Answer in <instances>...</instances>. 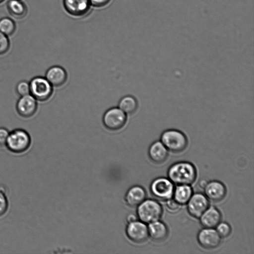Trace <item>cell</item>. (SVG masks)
<instances>
[{"mask_svg": "<svg viewBox=\"0 0 254 254\" xmlns=\"http://www.w3.org/2000/svg\"><path fill=\"white\" fill-rule=\"evenodd\" d=\"M167 173L169 179L178 185H190L196 177L194 166L188 162H179L173 164L169 168Z\"/></svg>", "mask_w": 254, "mask_h": 254, "instance_id": "cell-1", "label": "cell"}, {"mask_svg": "<svg viewBox=\"0 0 254 254\" xmlns=\"http://www.w3.org/2000/svg\"><path fill=\"white\" fill-rule=\"evenodd\" d=\"M31 142L30 136L25 130L16 128L9 132L5 146L10 151L19 154L26 151Z\"/></svg>", "mask_w": 254, "mask_h": 254, "instance_id": "cell-2", "label": "cell"}, {"mask_svg": "<svg viewBox=\"0 0 254 254\" xmlns=\"http://www.w3.org/2000/svg\"><path fill=\"white\" fill-rule=\"evenodd\" d=\"M161 141L167 150L178 153L184 150L188 144V139L182 131L175 129L164 131L160 137Z\"/></svg>", "mask_w": 254, "mask_h": 254, "instance_id": "cell-3", "label": "cell"}, {"mask_svg": "<svg viewBox=\"0 0 254 254\" xmlns=\"http://www.w3.org/2000/svg\"><path fill=\"white\" fill-rule=\"evenodd\" d=\"M137 214L143 222L150 223L158 220L162 214L160 204L153 199H145L137 206Z\"/></svg>", "mask_w": 254, "mask_h": 254, "instance_id": "cell-4", "label": "cell"}, {"mask_svg": "<svg viewBox=\"0 0 254 254\" xmlns=\"http://www.w3.org/2000/svg\"><path fill=\"white\" fill-rule=\"evenodd\" d=\"M29 84L30 94L38 101H47L53 94V86L45 77H34L31 80Z\"/></svg>", "mask_w": 254, "mask_h": 254, "instance_id": "cell-5", "label": "cell"}, {"mask_svg": "<svg viewBox=\"0 0 254 254\" xmlns=\"http://www.w3.org/2000/svg\"><path fill=\"white\" fill-rule=\"evenodd\" d=\"M174 189L173 182L166 178H156L152 181L150 185L152 194L161 201H167L172 198Z\"/></svg>", "mask_w": 254, "mask_h": 254, "instance_id": "cell-6", "label": "cell"}, {"mask_svg": "<svg viewBox=\"0 0 254 254\" xmlns=\"http://www.w3.org/2000/svg\"><path fill=\"white\" fill-rule=\"evenodd\" d=\"M127 116L119 107H112L104 114L102 122L104 127L110 130H118L126 125Z\"/></svg>", "mask_w": 254, "mask_h": 254, "instance_id": "cell-7", "label": "cell"}, {"mask_svg": "<svg viewBox=\"0 0 254 254\" xmlns=\"http://www.w3.org/2000/svg\"><path fill=\"white\" fill-rule=\"evenodd\" d=\"M126 234L128 238L135 243H142L148 239V227L146 224L137 220L128 223L126 228Z\"/></svg>", "mask_w": 254, "mask_h": 254, "instance_id": "cell-8", "label": "cell"}, {"mask_svg": "<svg viewBox=\"0 0 254 254\" xmlns=\"http://www.w3.org/2000/svg\"><path fill=\"white\" fill-rule=\"evenodd\" d=\"M37 108V100L30 94L20 96L16 104L17 112L24 118H29L34 116Z\"/></svg>", "mask_w": 254, "mask_h": 254, "instance_id": "cell-9", "label": "cell"}, {"mask_svg": "<svg viewBox=\"0 0 254 254\" xmlns=\"http://www.w3.org/2000/svg\"><path fill=\"white\" fill-rule=\"evenodd\" d=\"M187 203L189 213L197 218L201 216L209 206L208 198L201 193L192 194Z\"/></svg>", "mask_w": 254, "mask_h": 254, "instance_id": "cell-10", "label": "cell"}, {"mask_svg": "<svg viewBox=\"0 0 254 254\" xmlns=\"http://www.w3.org/2000/svg\"><path fill=\"white\" fill-rule=\"evenodd\" d=\"M221 238L216 230L209 228L202 229L197 235L199 244L207 249L217 248L221 243Z\"/></svg>", "mask_w": 254, "mask_h": 254, "instance_id": "cell-11", "label": "cell"}, {"mask_svg": "<svg viewBox=\"0 0 254 254\" xmlns=\"http://www.w3.org/2000/svg\"><path fill=\"white\" fill-rule=\"evenodd\" d=\"M66 11L74 16H82L89 11L91 6L90 0H63Z\"/></svg>", "mask_w": 254, "mask_h": 254, "instance_id": "cell-12", "label": "cell"}, {"mask_svg": "<svg viewBox=\"0 0 254 254\" xmlns=\"http://www.w3.org/2000/svg\"><path fill=\"white\" fill-rule=\"evenodd\" d=\"M204 189L206 197L215 202L222 200L226 194L225 186L221 182L217 181H212L207 183Z\"/></svg>", "mask_w": 254, "mask_h": 254, "instance_id": "cell-13", "label": "cell"}, {"mask_svg": "<svg viewBox=\"0 0 254 254\" xmlns=\"http://www.w3.org/2000/svg\"><path fill=\"white\" fill-rule=\"evenodd\" d=\"M45 77L53 87H61L66 82L67 74L63 67L55 65L48 69L46 72Z\"/></svg>", "mask_w": 254, "mask_h": 254, "instance_id": "cell-14", "label": "cell"}, {"mask_svg": "<svg viewBox=\"0 0 254 254\" xmlns=\"http://www.w3.org/2000/svg\"><path fill=\"white\" fill-rule=\"evenodd\" d=\"M146 193L141 186H134L131 187L127 192L125 200L130 207L138 206L146 198Z\"/></svg>", "mask_w": 254, "mask_h": 254, "instance_id": "cell-15", "label": "cell"}, {"mask_svg": "<svg viewBox=\"0 0 254 254\" xmlns=\"http://www.w3.org/2000/svg\"><path fill=\"white\" fill-rule=\"evenodd\" d=\"M199 218L204 227L213 228L220 222L221 214L216 208L211 206L208 207Z\"/></svg>", "mask_w": 254, "mask_h": 254, "instance_id": "cell-16", "label": "cell"}, {"mask_svg": "<svg viewBox=\"0 0 254 254\" xmlns=\"http://www.w3.org/2000/svg\"><path fill=\"white\" fill-rule=\"evenodd\" d=\"M148 154L153 162L161 163L167 158L168 150L161 141H156L150 146Z\"/></svg>", "mask_w": 254, "mask_h": 254, "instance_id": "cell-17", "label": "cell"}, {"mask_svg": "<svg viewBox=\"0 0 254 254\" xmlns=\"http://www.w3.org/2000/svg\"><path fill=\"white\" fill-rule=\"evenodd\" d=\"M148 234L155 241L165 240L168 236V230L166 225L162 222L155 221L150 223L148 227Z\"/></svg>", "mask_w": 254, "mask_h": 254, "instance_id": "cell-18", "label": "cell"}, {"mask_svg": "<svg viewBox=\"0 0 254 254\" xmlns=\"http://www.w3.org/2000/svg\"><path fill=\"white\" fill-rule=\"evenodd\" d=\"M7 8L11 16L16 19H22L27 13V6L21 0H9Z\"/></svg>", "mask_w": 254, "mask_h": 254, "instance_id": "cell-19", "label": "cell"}, {"mask_svg": "<svg viewBox=\"0 0 254 254\" xmlns=\"http://www.w3.org/2000/svg\"><path fill=\"white\" fill-rule=\"evenodd\" d=\"M192 195V190L189 185H179L173 193L174 199L180 205L187 203Z\"/></svg>", "mask_w": 254, "mask_h": 254, "instance_id": "cell-20", "label": "cell"}, {"mask_svg": "<svg viewBox=\"0 0 254 254\" xmlns=\"http://www.w3.org/2000/svg\"><path fill=\"white\" fill-rule=\"evenodd\" d=\"M118 107L127 115H132L138 108V102L133 96L126 95L121 99Z\"/></svg>", "mask_w": 254, "mask_h": 254, "instance_id": "cell-21", "label": "cell"}, {"mask_svg": "<svg viewBox=\"0 0 254 254\" xmlns=\"http://www.w3.org/2000/svg\"><path fill=\"white\" fill-rule=\"evenodd\" d=\"M14 21L9 17H3L0 19V32L8 36L12 35L15 31Z\"/></svg>", "mask_w": 254, "mask_h": 254, "instance_id": "cell-22", "label": "cell"}, {"mask_svg": "<svg viewBox=\"0 0 254 254\" xmlns=\"http://www.w3.org/2000/svg\"><path fill=\"white\" fill-rule=\"evenodd\" d=\"M16 93L20 96L30 94L29 82L21 80L17 83L15 88Z\"/></svg>", "mask_w": 254, "mask_h": 254, "instance_id": "cell-23", "label": "cell"}, {"mask_svg": "<svg viewBox=\"0 0 254 254\" xmlns=\"http://www.w3.org/2000/svg\"><path fill=\"white\" fill-rule=\"evenodd\" d=\"M216 227V231L221 237L226 238L231 233V228L227 223L220 222Z\"/></svg>", "mask_w": 254, "mask_h": 254, "instance_id": "cell-24", "label": "cell"}, {"mask_svg": "<svg viewBox=\"0 0 254 254\" xmlns=\"http://www.w3.org/2000/svg\"><path fill=\"white\" fill-rule=\"evenodd\" d=\"M10 47L8 36L0 32V55L5 54Z\"/></svg>", "mask_w": 254, "mask_h": 254, "instance_id": "cell-25", "label": "cell"}, {"mask_svg": "<svg viewBox=\"0 0 254 254\" xmlns=\"http://www.w3.org/2000/svg\"><path fill=\"white\" fill-rule=\"evenodd\" d=\"M8 205L7 198L4 192L0 190V217L6 213Z\"/></svg>", "mask_w": 254, "mask_h": 254, "instance_id": "cell-26", "label": "cell"}, {"mask_svg": "<svg viewBox=\"0 0 254 254\" xmlns=\"http://www.w3.org/2000/svg\"><path fill=\"white\" fill-rule=\"evenodd\" d=\"M9 133L6 128L0 127V146L5 145Z\"/></svg>", "mask_w": 254, "mask_h": 254, "instance_id": "cell-27", "label": "cell"}, {"mask_svg": "<svg viewBox=\"0 0 254 254\" xmlns=\"http://www.w3.org/2000/svg\"><path fill=\"white\" fill-rule=\"evenodd\" d=\"M166 206L167 208L171 211L175 212L178 211L180 207V204L178 203L174 199H169L167 200Z\"/></svg>", "mask_w": 254, "mask_h": 254, "instance_id": "cell-28", "label": "cell"}, {"mask_svg": "<svg viewBox=\"0 0 254 254\" xmlns=\"http://www.w3.org/2000/svg\"><path fill=\"white\" fill-rule=\"evenodd\" d=\"M111 0H90L91 5L96 7H101L107 5Z\"/></svg>", "mask_w": 254, "mask_h": 254, "instance_id": "cell-29", "label": "cell"}, {"mask_svg": "<svg viewBox=\"0 0 254 254\" xmlns=\"http://www.w3.org/2000/svg\"><path fill=\"white\" fill-rule=\"evenodd\" d=\"M127 219L128 223L137 220L136 216L133 214H129V215H128Z\"/></svg>", "mask_w": 254, "mask_h": 254, "instance_id": "cell-30", "label": "cell"}, {"mask_svg": "<svg viewBox=\"0 0 254 254\" xmlns=\"http://www.w3.org/2000/svg\"><path fill=\"white\" fill-rule=\"evenodd\" d=\"M207 183L208 182H207L206 180L204 179H202L200 180V181L199 182V186L200 187V188L204 189L206 186Z\"/></svg>", "mask_w": 254, "mask_h": 254, "instance_id": "cell-31", "label": "cell"}, {"mask_svg": "<svg viewBox=\"0 0 254 254\" xmlns=\"http://www.w3.org/2000/svg\"><path fill=\"white\" fill-rule=\"evenodd\" d=\"M5 0H0V3H2V2H3Z\"/></svg>", "mask_w": 254, "mask_h": 254, "instance_id": "cell-32", "label": "cell"}]
</instances>
